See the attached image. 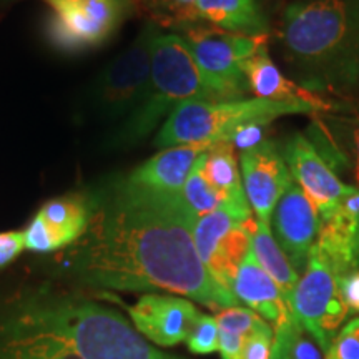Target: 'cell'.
Masks as SVG:
<instances>
[{
    "instance_id": "7c38bea8",
    "label": "cell",
    "mask_w": 359,
    "mask_h": 359,
    "mask_svg": "<svg viewBox=\"0 0 359 359\" xmlns=\"http://www.w3.org/2000/svg\"><path fill=\"white\" fill-rule=\"evenodd\" d=\"M283 158L288 165L291 177L316 206L321 219L336 213L348 185L341 182L314 143L304 135L296 133L286 143Z\"/></svg>"
},
{
    "instance_id": "277c9868",
    "label": "cell",
    "mask_w": 359,
    "mask_h": 359,
    "mask_svg": "<svg viewBox=\"0 0 359 359\" xmlns=\"http://www.w3.org/2000/svg\"><path fill=\"white\" fill-rule=\"evenodd\" d=\"M191 100H224L196 64L185 37L156 34L151 43V69L145 98L125 120L118 142L135 143L156 128L165 115Z\"/></svg>"
},
{
    "instance_id": "30bf717a",
    "label": "cell",
    "mask_w": 359,
    "mask_h": 359,
    "mask_svg": "<svg viewBox=\"0 0 359 359\" xmlns=\"http://www.w3.org/2000/svg\"><path fill=\"white\" fill-rule=\"evenodd\" d=\"M255 226V217L248 222H240L226 210H217L196 218L193 228L196 253L210 276L230 293L238 269L250 250Z\"/></svg>"
},
{
    "instance_id": "d6a6232c",
    "label": "cell",
    "mask_w": 359,
    "mask_h": 359,
    "mask_svg": "<svg viewBox=\"0 0 359 359\" xmlns=\"http://www.w3.org/2000/svg\"><path fill=\"white\" fill-rule=\"evenodd\" d=\"M246 336L219 331L218 351L222 353V359H243Z\"/></svg>"
},
{
    "instance_id": "f1b7e54d",
    "label": "cell",
    "mask_w": 359,
    "mask_h": 359,
    "mask_svg": "<svg viewBox=\"0 0 359 359\" xmlns=\"http://www.w3.org/2000/svg\"><path fill=\"white\" fill-rule=\"evenodd\" d=\"M269 125H271L269 122H251L240 127L230 137L233 148L240 150V154H243V151L259 147L268 140L266 137L269 132Z\"/></svg>"
},
{
    "instance_id": "484cf974",
    "label": "cell",
    "mask_w": 359,
    "mask_h": 359,
    "mask_svg": "<svg viewBox=\"0 0 359 359\" xmlns=\"http://www.w3.org/2000/svg\"><path fill=\"white\" fill-rule=\"evenodd\" d=\"M142 2L158 19L183 25L196 22V0H142Z\"/></svg>"
},
{
    "instance_id": "ffe728a7",
    "label": "cell",
    "mask_w": 359,
    "mask_h": 359,
    "mask_svg": "<svg viewBox=\"0 0 359 359\" xmlns=\"http://www.w3.org/2000/svg\"><path fill=\"white\" fill-rule=\"evenodd\" d=\"M358 228L359 218L341 212L339 208L330 218L321 219L320 235L313 248L321 255L334 278L346 275L358 268L354 257Z\"/></svg>"
},
{
    "instance_id": "4316f807",
    "label": "cell",
    "mask_w": 359,
    "mask_h": 359,
    "mask_svg": "<svg viewBox=\"0 0 359 359\" xmlns=\"http://www.w3.org/2000/svg\"><path fill=\"white\" fill-rule=\"evenodd\" d=\"M219 330L213 316L201 314L195 327L188 336V348L195 354H210L218 351Z\"/></svg>"
},
{
    "instance_id": "9a60e30c",
    "label": "cell",
    "mask_w": 359,
    "mask_h": 359,
    "mask_svg": "<svg viewBox=\"0 0 359 359\" xmlns=\"http://www.w3.org/2000/svg\"><path fill=\"white\" fill-rule=\"evenodd\" d=\"M135 330L151 343L175 346L188 339L201 313L185 298L145 294L130 308Z\"/></svg>"
},
{
    "instance_id": "4fadbf2b",
    "label": "cell",
    "mask_w": 359,
    "mask_h": 359,
    "mask_svg": "<svg viewBox=\"0 0 359 359\" xmlns=\"http://www.w3.org/2000/svg\"><path fill=\"white\" fill-rule=\"evenodd\" d=\"M240 167L241 182L251 212L258 222L269 223L278 200L294 182L288 165L276 143L266 140L253 150L240 154Z\"/></svg>"
},
{
    "instance_id": "4dcf8cb0",
    "label": "cell",
    "mask_w": 359,
    "mask_h": 359,
    "mask_svg": "<svg viewBox=\"0 0 359 359\" xmlns=\"http://www.w3.org/2000/svg\"><path fill=\"white\" fill-rule=\"evenodd\" d=\"M334 280L341 298L348 306L349 314L359 316V268H354L353 271L334 278Z\"/></svg>"
},
{
    "instance_id": "52a82bcc",
    "label": "cell",
    "mask_w": 359,
    "mask_h": 359,
    "mask_svg": "<svg viewBox=\"0 0 359 359\" xmlns=\"http://www.w3.org/2000/svg\"><path fill=\"white\" fill-rule=\"evenodd\" d=\"M50 8L48 35L65 52L107 42L132 15L135 0H43Z\"/></svg>"
},
{
    "instance_id": "836d02e7",
    "label": "cell",
    "mask_w": 359,
    "mask_h": 359,
    "mask_svg": "<svg viewBox=\"0 0 359 359\" xmlns=\"http://www.w3.org/2000/svg\"><path fill=\"white\" fill-rule=\"evenodd\" d=\"M349 154H351L354 178L359 185V120L353 123L351 137H349Z\"/></svg>"
},
{
    "instance_id": "9c48e42d",
    "label": "cell",
    "mask_w": 359,
    "mask_h": 359,
    "mask_svg": "<svg viewBox=\"0 0 359 359\" xmlns=\"http://www.w3.org/2000/svg\"><path fill=\"white\" fill-rule=\"evenodd\" d=\"M291 313L311 338L327 351L331 341L349 316L331 268L316 250H311L306 271L296 285Z\"/></svg>"
},
{
    "instance_id": "1f68e13d",
    "label": "cell",
    "mask_w": 359,
    "mask_h": 359,
    "mask_svg": "<svg viewBox=\"0 0 359 359\" xmlns=\"http://www.w3.org/2000/svg\"><path fill=\"white\" fill-rule=\"evenodd\" d=\"M25 248L24 231L0 233V268L12 263Z\"/></svg>"
},
{
    "instance_id": "44dd1931",
    "label": "cell",
    "mask_w": 359,
    "mask_h": 359,
    "mask_svg": "<svg viewBox=\"0 0 359 359\" xmlns=\"http://www.w3.org/2000/svg\"><path fill=\"white\" fill-rule=\"evenodd\" d=\"M195 13L196 22H208L226 32L266 34V19L258 0H196Z\"/></svg>"
},
{
    "instance_id": "3957f363",
    "label": "cell",
    "mask_w": 359,
    "mask_h": 359,
    "mask_svg": "<svg viewBox=\"0 0 359 359\" xmlns=\"http://www.w3.org/2000/svg\"><path fill=\"white\" fill-rule=\"evenodd\" d=\"M298 85L346 92L359 82V0H303L286 8L280 34Z\"/></svg>"
},
{
    "instance_id": "83f0119b",
    "label": "cell",
    "mask_w": 359,
    "mask_h": 359,
    "mask_svg": "<svg viewBox=\"0 0 359 359\" xmlns=\"http://www.w3.org/2000/svg\"><path fill=\"white\" fill-rule=\"evenodd\" d=\"M325 359H359V316L338 331L325 353Z\"/></svg>"
},
{
    "instance_id": "2e32d148",
    "label": "cell",
    "mask_w": 359,
    "mask_h": 359,
    "mask_svg": "<svg viewBox=\"0 0 359 359\" xmlns=\"http://www.w3.org/2000/svg\"><path fill=\"white\" fill-rule=\"evenodd\" d=\"M231 293L238 302L245 303L258 316H262L273 327V331L285 327L293 320V313L286 306L276 283L259 266L251 246L238 269Z\"/></svg>"
},
{
    "instance_id": "7402d4cb",
    "label": "cell",
    "mask_w": 359,
    "mask_h": 359,
    "mask_svg": "<svg viewBox=\"0 0 359 359\" xmlns=\"http://www.w3.org/2000/svg\"><path fill=\"white\" fill-rule=\"evenodd\" d=\"M250 246L258 259L259 266L276 283L286 306L291 309V302H293V294L296 285L299 281V275L293 268V264L290 263V259L286 258V255L283 253L280 245L276 243L269 223H263L257 219V226L251 233Z\"/></svg>"
},
{
    "instance_id": "d6986e66",
    "label": "cell",
    "mask_w": 359,
    "mask_h": 359,
    "mask_svg": "<svg viewBox=\"0 0 359 359\" xmlns=\"http://www.w3.org/2000/svg\"><path fill=\"white\" fill-rule=\"evenodd\" d=\"M201 168L210 185L223 196L224 205H226L224 210L240 222H248L253 218L231 142L222 140L213 143L201 155Z\"/></svg>"
},
{
    "instance_id": "5b68a950",
    "label": "cell",
    "mask_w": 359,
    "mask_h": 359,
    "mask_svg": "<svg viewBox=\"0 0 359 359\" xmlns=\"http://www.w3.org/2000/svg\"><path fill=\"white\" fill-rule=\"evenodd\" d=\"M311 114L306 107L266 98H238V100H191L177 107L165 120L155 145L170 148L195 143L228 140L238 128L251 122H269L278 116Z\"/></svg>"
},
{
    "instance_id": "ac0fdd59",
    "label": "cell",
    "mask_w": 359,
    "mask_h": 359,
    "mask_svg": "<svg viewBox=\"0 0 359 359\" xmlns=\"http://www.w3.org/2000/svg\"><path fill=\"white\" fill-rule=\"evenodd\" d=\"M210 147V143H195L165 148L125 178L135 185L154 188L158 191L182 193L193 167Z\"/></svg>"
},
{
    "instance_id": "f546056e",
    "label": "cell",
    "mask_w": 359,
    "mask_h": 359,
    "mask_svg": "<svg viewBox=\"0 0 359 359\" xmlns=\"http://www.w3.org/2000/svg\"><path fill=\"white\" fill-rule=\"evenodd\" d=\"M273 339H275V333L271 326L248 334L245 341L243 359H269L273 351Z\"/></svg>"
},
{
    "instance_id": "e575fe53",
    "label": "cell",
    "mask_w": 359,
    "mask_h": 359,
    "mask_svg": "<svg viewBox=\"0 0 359 359\" xmlns=\"http://www.w3.org/2000/svg\"><path fill=\"white\" fill-rule=\"evenodd\" d=\"M354 257H356V264L359 268V228H358V233H356V246H354Z\"/></svg>"
},
{
    "instance_id": "8fae6325",
    "label": "cell",
    "mask_w": 359,
    "mask_h": 359,
    "mask_svg": "<svg viewBox=\"0 0 359 359\" xmlns=\"http://www.w3.org/2000/svg\"><path fill=\"white\" fill-rule=\"evenodd\" d=\"M271 233L283 253L302 276L321 230L320 212L298 183L293 182L278 200L269 219Z\"/></svg>"
},
{
    "instance_id": "cb8c5ba5",
    "label": "cell",
    "mask_w": 359,
    "mask_h": 359,
    "mask_svg": "<svg viewBox=\"0 0 359 359\" xmlns=\"http://www.w3.org/2000/svg\"><path fill=\"white\" fill-rule=\"evenodd\" d=\"M182 196L196 217H203L217 210H224V200L215 188L210 185L205 178L203 168H201V156L193 167L190 177H188L185 187L182 190Z\"/></svg>"
},
{
    "instance_id": "5bb4252c",
    "label": "cell",
    "mask_w": 359,
    "mask_h": 359,
    "mask_svg": "<svg viewBox=\"0 0 359 359\" xmlns=\"http://www.w3.org/2000/svg\"><path fill=\"white\" fill-rule=\"evenodd\" d=\"M92 201L80 195L60 196L47 201L24 231L25 248L50 253L74 245L87 230Z\"/></svg>"
},
{
    "instance_id": "d4e9b609",
    "label": "cell",
    "mask_w": 359,
    "mask_h": 359,
    "mask_svg": "<svg viewBox=\"0 0 359 359\" xmlns=\"http://www.w3.org/2000/svg\"><path fill=\"white\" fill-rule=\"evenodd\" d=\"M215 320L218 323L219 331H228V333H236L248 336L255 331L263 330V327L269 326L262 316H258L253 309L243 308V306H231L224 308L218 311Z\"/></svg>"
},
{
    "instance_id": "ba28073f",
    "label": "cell",
    "mask_w": 359,
    "mask_h": 359,
    "mask_svg": "<svg viewBox=\"0 0 359 359\" xmlns=\"http://www.w3.org/2000/svg\"><path fill=\"white\" fill-rule=\"evenodd\" d=\"M158 34L147 25L137 40L98 75L92 87V105L107 120L130 118L145 98L151 69V43Z\"/></svg>"
},
{
    "instance_id": "7a4b0ae2",
    "label": "cell",
    "mask_w": 359,
    "mask_h": 359,
    "mask_svg": "<svg viewBox=\"0 0 359 359\" xmlns=\"http://www.w3.org/2000/svg\"><path fill=\"white\" fill-rule=\"evenodd\" d=\"M0 359H183L161 353L115 309L52 288L0 304Z\"/></svg>"
},
{
    "instance_id": "e0dca14e",
    "label": "cell",
    "mask_w": 359,
    "mask_h": 359,
    "mask_svg": "<svg viewBox=\"0 0 359 359\" xmlns=\"http://www.w3.org/2000/svg\"><path fill=\"white\" fill-rule=\"evenodd\" d=\"M243 74L250 92H253L258 98L294 103V105L306 107L308 110H311V114L333 111L336 109L334 103L323 100L318 93L286 79L278 70L275 62L269 58L268 50L248 58L243 64Z\"/></svg>"
},
{
    "instance_id": "603a6c76",
    "label": "cell",
    "mask_w": 359,
    "mask_h": 359,
    "mask_svg": "<svg viewBox=\"0 0 359 359\" xmlns=\"http://www.w3.org/2000/svg\"><path fill=\"white\" fill-rule=\"evenodd\" d=\"M271 356L276 359H325V354L313 343L311 336L303 330L298 321L291 320L290 325L273 331Z\"/></svg>"
},
{
    "instance_id": "8992f818",
    "label": "cell",
    "mask_w": 359,
    "mask_h": 359,
    "mask_svg": "<svg viewBox=\"0 0 359 359\" xmlns=\"http://www.w3.org/2000/svg\"><path fill=\"white\" fill-rule=\"evenodd\" d=\"M185 40L201 72L224 100L245 98L250 87L243 64L259 52L268 50V34H235L217 27H191L187 30Z\"/></svg>"
},
{
    "instance_id": "6da1fadb",
    "label": "cell",
    "mask_w": 359,
    "mask_h": 359,
    "mask_svg": "<svg viewBox=\"0 0 359 359\" xmlns=\"http://www.w3.org/2000/svg\"><path fill=\"white\" fill-rule=\"evenodd\" d=\"M196 215L182 193L120 178L92 208L88 226L62 257L65 273L93 288L170 291L222 311L235 294L210 276L196 253Z\"/></svg>"
},
{
    "instance_id": "d590c367",
    "label": "cell",
    "mask_w": 359,
    "mask_h": 359,
    "mask_svg": "<svg viewBox=\"0 0 359 359\" xmlns=\"http://www.w3.org/2000/svg\"><path fill=\"white\" fill-rule=\"evenodd\" d=\"M269 359H276V358H273V356H271V358H269Z\"/></svg>"
}]
</instances>
